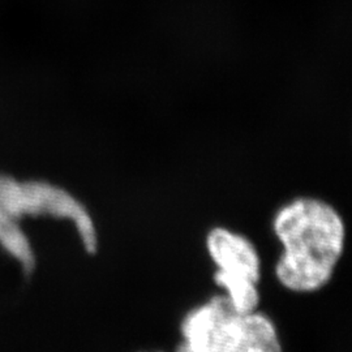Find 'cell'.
<instances>
[{
    "mask_svg": "<svg viewBox=\"0 0 352 352\" xmlns=\"http://www.w3.org/2000/svg\"><path fill=\"white\" fill-rule=\"evenodd\" d=\"M273 231L282 244L278 282L298 294L324 289L344 251L346 225L338 210L318 199H296L276 213Z\"/></svg>",
    "mask_w": 352,
    "mask_h": 352,
    "instance_id": "1",
    "label": "cell"
},
{
    "mask_svg": "<svg viewBox=\"0 0 352 352\" xmlns=\"http://www.w3.org/2000/svg\"><path fill=\"white\" fill-rule=\"evenodd\" d=\"M176 352H283L277 327L267 316L236 312L226 296L189 311L180 325Z\"/></svg>",
    "mask_w": 352,
    "mask_h": 352,
    "instance_id": "2",
    "label": "cell"
},
{
    "mask_svg": "<svg viewBox=\"0 0 352 352\" xmlns=\"http://www.w3.org/2000/svg\"><path fill=\"white\" fill-rule=\"evenodd\" d=\"M206 250L217 266L214 282L226 291L227 300L239 314L258 309L261 258L251 240L225 227H214Z\"/></svg>",
    "mask_w": 352,
    "mask_h": 352,
    "instance_id": "3",
    "label": "cell"
},
{
    "mask_svg": "<svg viewBox=\"0 0 352 352\" xmlns=\"http://www.w3.org/2000/svg\"><path fill=\"white\" fill-rule=\"evenodd\" d=\"M0 209L16 219L29 214L71 221L84 248L89 253L97 251V230L85 206L71 193L50 183H20L0 176Z\"/></svg>",
    "mask_w": 352,
    "mask_h": 352,
    "instance_id": "4",
    "label": "cell"
}]
</instances>
